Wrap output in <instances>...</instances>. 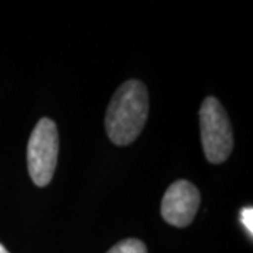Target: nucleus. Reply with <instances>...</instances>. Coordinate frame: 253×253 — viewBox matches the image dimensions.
<instances>
[{
  "mask_svg": "<svg viewBox=\"0 0 253 253\" xmlns=\"http://www.w3.org/2000/svg\"><path fill=\"white\" fill-rule=\"evenodd\" d=\"M149 111V99L145 84L128 81L114 93L106 113V129L116 145L134 142L144 129Z\"/></svg>",
  "mask_w": 253,
  "mask_h": 253,
  "instance_id": "nucleus-1",
  "label": "nucleus"
},
{
  "mask_svg": "<svg viewBox=\"0 0 253 253\" xmlns=\"http://www.w3.org/2000/svg\"><path fill=\"white\" fill-rule=\"evenodd\" d=\"M200 131L208 162H225L234 148V132L225 109L215 97H207L200 107Z\"/></svg>",
  "mask_w": 253,
  "mask_h": 253,
  "instance_id": "nucleus-2",
  "label": "nucleus"
},
{
  "mask_svg": "<svg viewBox=\"0 0 253 253\" xmlns=\"http://www.w3.org/2000/svg\"><path fill=\"white\" fill-rule=\"evenodd\" d=\"M59 136L51 118H41L34 126L27 146V166L31 180L38 187H45L54 177L58 162Z\"/></svg>",
  "mask_w": 253,
  "mask_h": 253,
  "instance_id": "nucleus-3",
  "label": "nucleus"
},
{
  "mask_svg": "<svg viewBox=\"0 0 253 253\" xmlns=\"http://www.w3.org/2000/svg\"><path fill=\"white\" fill-rule=\"evenodd\" d=\"M200 191L187 180H177L166 190L161 206L163 219L173 226L183 228L193 222L200 208Z\"/></svg>",
  "mask_w": 253,
  "mask_h": 253,
  "instance_id": "nucleus-4",
  "label": "nucleus"
},
{
  "mask_svg": "<svg viewBox=\"0 0 253 253\" xmlns=\"http://www.w3.org/2000/svg\"><path fill=\"white\" fill-rule=\"evenodd\" d=\"M107 253H148L146 246L139 239H124L114 245Z\"/></svg>",
  "mask_w": 253,
  "mask_h": 253,
  "instance_id": "nucleus-5",
  "label": "nucleus"
},
{
  "mask_svg": "<svg viewBox=\"0 0 253 253\" xmlns=\"http://www.w3.org/2000/svg\"><path fill=\"white\" fill-rule=\"evenodd\" d=\"M241 222L244 224L249 235H253V210L252 207H245L241 211Z\"/></svg>",
  "mask_w": 253,
  "mask_h": 253,
  "instance_id": "nucleus-6",
  "label": "nucleus"
},
{
  "mask_svg": "<svg viewBox=\"0 0 253 253\" xmlns=\"http://www.w3.org/2000/svg\"><path fill=\"white\" fill-rule=\"evenodd\" d=\"M0 253H10V252L6 249V248H4V246H3V245L0 244Z\"/></svg>",
  "mask_w": 253,
  "mask_h": 253,
  "instance_id": "nucleus-7",
  "label": "nucleus"
}]
</instances>
